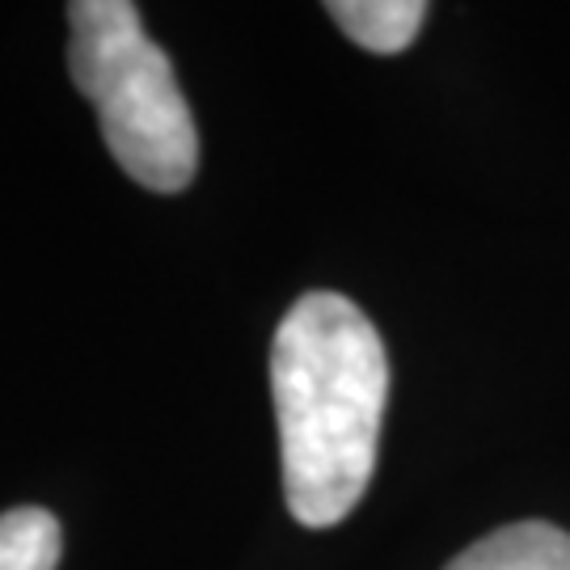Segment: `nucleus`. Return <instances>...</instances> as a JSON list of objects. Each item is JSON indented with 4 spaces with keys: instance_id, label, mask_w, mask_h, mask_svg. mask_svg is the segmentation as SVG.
Listing matches in <instances>:
<instances>
[{
    "instance_id": "nucleus-1",
    "label": "nucleus",
    "mask_w": 570,
    "mask_h": 570,
    "mask_svg": "<svg viewBox=\"0 0 570 570\" xmlns=\"http://www.w3.org/2000/svg\"><path fill=\"white\" fill-rule=\"evenodd\" d=\"M287 511L305 529H334L364 499L389 397L385 343L338 292H305L271 346Z\"/></svg>"
},
{
    "instance_id": "nucleus-2",
    "label": "nucleus",
    "mask_w": 570,
    "mask_h": 570,
    "mask_svg": "<svg viewBox=\"0 0 570 570\" xmlns=\"http://www.w3.org/2000/svg\"><path fill=\"white\" fill-rule=\"evenodd\" d=\"M68 72L94 102L106 148L131 183L157 195L190 186L199 169L195 115L131 0L68 4Z\"/></svg>"
},
{
    "instance_id": "nucleus-3",
    "label": "nucleus",
    "mask_w": 570,
    "mask_h": 570,
    "mask_svg": "<svg viewBox=\"0 0 570 570\" xmlns=\"http://www.w3.org/2000/svg\"><path fill=\"white\" fill-rule=\"evenodd\" d=\"M444 570H570V532L546 520L503 524L456 553Z\"/></svg>"
},
{
    "instance_id": "nucleus-4",
    "label": "nucleus",
    "mask_w": 570,
    "mask_h": 570,
    "mask_svg": "<svg viewBox=\"0 0 570 570\" xmlns=\"http://www.w3.org/2000/svg\"><path fill=\"white\" fill-rule=\"evenodd\" d=\"M326 13L346 39L360 42L364 51L397 56L419 39L428 4L423 0H334L326 4Z\"/></svg>"
},
{
    "instance_id": "nucleus-5",
    "label": "nucleus",
    "mask_w": 570,
    "mask_h": 570,
    "mask_svg": "<svg viewBox=\"0 0 570 570\" xmlns=\"http://www.w3.org/2000/svg\"><path fill=\"white\" fill-rule=\"evenodd\" d=\"M60 520L42 508H13L0 515V570L60 567Z\"/></svg>"
}]
</instances>
